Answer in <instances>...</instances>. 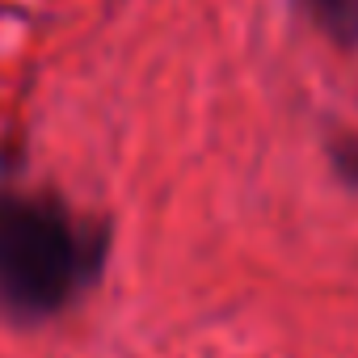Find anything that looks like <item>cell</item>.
I'll use <instances>...</instances> for the list:
<instances>
[{
	"instance_id": "1",
	"label": "cell",
	"mask_w": 358,
	"mask_h": 358,
	"mask_svg": "<svg viewBox=\"0 0 358 358\" xmlns=\"http://www.w3.org/2000/svg\"><path fill=\"white\" fill-rule=\"evenodd\" d=\"M110 262V224L55 190L0 186V320L43 324L68 312Z\"/></svg>"
},
{
	"instance_id": "2",
	"label": "cell",
	"mask_w": 358,
	"mask_h": 358,
	"mask_svg": "<svg viewBox=\"0 0 358 358\" xmlns=\"http://www.w3.org/2000/svg\"><path fill=\"white\" fill-rule=\"evenodd\" d=\"M316 22H324L333 34L358 30V0H303Z\"/></svg>"
},
{
	"instance_id": "3",
	"label": "cell",
	"mask_w": 358,
	"mask_h": 358,
	"mask_svg": "<svg viewBox=\"0 0 358 358\" xmlns=\"http://www.w3.org/2000/svg\"><path fill=\"white\" fill-rule=\"evenodd\" d=\"M333 169L341 173V182L358 190V139H337L333 143Z\"/></svg>"
}]
</instances>
